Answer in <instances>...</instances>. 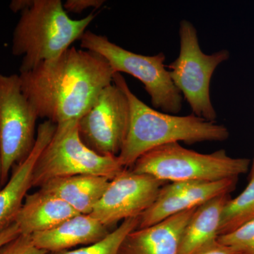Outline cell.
Wrapping results in <instances>:
<instances>
[{"mask_svg": "<svg viewBox=\"0 0 254 254\" xmlns=\"http://www.w3.org/2000/svg\"><path fill=\"white\" fill-rule=\"evenodd\" d=\"M166 183L149 175L125 169L110 180L89 215L108 228L127 219L138 218L153 205Z\"/></svg>", "mask_w": 254, "mask_h": 254, "instance_id": "cell-10", "label": "cell"}, {"mask_svg": "<svg viewBox=\"0 0 254 254\" xmlns=\"http://www.w3.org/2000/svg\"><path fill=\"white\" fill-rule=\"evenodd\" d=\"M80 41L82 49L103 57L115 73H128L139 80L155 109L172 115L181 111L183 97L170 78L163 53L152 56L137 54L90 31L83 33Z\"/></svg>", "mask_w": 254, "mask_h": 254, "instance_id": "cell-6", "label": "cell"}, {"mask_svg": "<svg viewBox=\"0 0 254 254\" xmlns=\"http://www.w3.org/2000/svg\"><path fill=\"white\" fill-rule=\"evenodd\" d=\"M103 0H67L64 3V9L66 13L80 14L85 10L93 8L98 9L105 4Z\"/></svg>", "mask_w": 254, "mask_h": 254, "instance_id": "cell-22", "label": "cell"}, {"mask_svg": "<svg viewBox=\"0 0 254 254\" xmlns=\"http://www.w3.org/2000/svg\"><path fill=\"white\" fill-rule=\"evenodd\" d=\"M238 178L215 182H172L162 187L153 205L142 214L138 228H145L177 213L197 208L215 197L230 194Z\"/></svg>", "mask_w": 254, "mask_h": 254, "instance_id": "cell-11", "label": "cell"}, {"mask_svg": "<svg viewBox=\"0 0 254 254\" xmlns=\"http://www.w3.org/2000/svg\"><path fill=\"white\" fill-rule=\"evenodd\" d=\"M230 198V194L219 195L195 209L182 235L180 254H193L217 240L222 211Z\"/></svg>", "mask_w": 254, "mask_h": 254, "instance_id": "cell-17", "label": "cell"}, {"mask_svg": "<svg viewBox=\"0 0 254 254\" xmlns=\"http://www.w3.org/2000/svg\"><path fill=\"white\" fill-rule=\"evenodd\" d=\"M115 72L97 53L71 47L55 59L20 73L21 89L38 118L55 124L78 121Z\"/></svg>", "mask_w": 254, "mask_h": 254, "instance_id": "cell-1", "label": "cell"}, {"mask_svg": "<svg viewBox=\"0 0 254 254\" xmlns=\"http://www.w3.org/2000/svg\"><path fill=\"white\" fill-rule=\"evenodd\" d=\"M193 254H241L228 246L220 243L218 240L213 241L202 247Z\"/></svg>", "mask_w": 254, "mask_h": 254, "instance_id": "cell-23", "label": "cell"}, {"mask_svg": "<svg viewBox=\"0 0 254 254\" xmlns=\"http://www.w3.org/2000/svg\"><path fill=\"white\" fill-rule=\"evenodd\" d=\"M113 83L125 92L130 105L129 127L118 156L125 169L131 168L140 157L160 145L180 141L188 144L224 141L230 136L227 127L216 122L193 114L177 116L150 108L131 91L120 73H115Z\"/></svg>", "mask_w": 254, "mask_h": 254, "instance_id": "cell-2", "label": "cell"}, {"mask_svg": "<svg viewBox=\"0 0 254 254\" xmlns=\"http://www.w3.org/2000/svg\"><path fill=\"white\" fill-rule=\"evenodd\" d=\"M56 125L46 120L37 128L36 141L29 155L16 165L8 181L0 190V230L14 222L32 186L33 174L37 160L49 143Z\"/></svg>", "mask_w": 254, "mask_h": 254, "instance_id": "cell-12", "label": "cell"}, {"mask_svg": "<svg viewBox=\"0 0 254 254\" xmlns=\"http://www.w3.org/2000/svg\"><path fill=\"white\" fill-rule=\"evenodd\" d=\"M197 208L130 232L124 240L120 254H180L182 235Z\"/></svg>", "mask_w": 254, "mask_h": 254, "instance_id": "cell-13", "label": "cell"}, {"mask_svg": "<svg viewBox=\"0 0 254 254\" xmlns=\"http://www.w3.org/2000/svg\"><path fill=\"white\" fill-rule=\"evenodd\" d=\"M110 182L106 177L96 175H74L50 180L40 190L66 202L78 214L89 215Z\"/></svg>", "mask_w": 254, "mask_h": 254, "instance_id": "cell-16", "label": "cell"}, {"mask_svg": "<svg viewBox=\"0 0 254 254\" xmlns=\"http://www.w3.org/2000/svg\"><path fill=\"white\" fill-rule=\"evenodd\" d=\"M179 35V56L166 65L170 78L190 105L193 115L216 122V111L210 98V81L216 68L230 58V52L223 49L210 55L203 53L196 28L188 20L180 21Z\"/></svg>", "mask_w": 254, "mask_h": 254, "instance_id": "cell-7", "label": "cell"}, {"mask_svg": "<svg viewBox=\"0 0 254 254\" xmlns=\"http://www.w3.org/2000/svg\"><path fill=\"white\" fill-rule=\"evenodd\" d=\"M78 215L66 202L41 190L28 194L14 219L21 235L45 232Z\"/></svg>", "mask_w": 254, "mask_h": 254, "instance_id": "cell-15", "label": "cell"}, {"mask_svg": "<svg viewBox=\"0 0 254 254\" xmlns=\"http://www.w3.org/2000/svg\"><path fill=\"white\" fill-rule=\"evenodd\" d=\"M139 218L124 220L113 231L97 243L72 251H63L53 254H120V248L127 235L138 228Z\"/></svg>", "mask_w": 254, "mask_h": 254, "instance_id": "cell-19", "label": "cell"}, {"mask_svg": "<svg viewBox=\"0 0 254 254\" xmlns=\"http://www.w3.org/2000/svg\"><path fill=\"white\" fill-rule=\"evenodd\" d=\"M217 240L241 254H254V219Z\"/></svg>", "mask_w": 254, "mask_h": 254, "instance_id": "cell-20", "label": "cell"}, {"mask_svg": "<svg viewBox=\"0 0 254 254\" xmlns=\"http://www.w3.org/2000/svg\"><path fill=\"white\" fill-rule=\"evenodd\" d=\"M95 15L72 19L60 0H33L21 13L13 33L11 52L22 57L20 73L55 59L81 39Z\"/></svg>", "mask_w": 254, "mask_h": 254, "instance_id": "cell-3", "label": "cell"}, {"mask_svg": "<svg viewBox=\"0 0 254 254\" xmlns=\"http://www.w3.org/2000/svg\"><path fill=\"white\" fill-rule=\"evenodd\" d=\"M34 107L21 89L19 74H0V143L2 185L31 153L36 141Z\"/></svg>", "mask_w": 254, "mask_h": 254, "instance_id": "cell-8", "label": "cell"}, {"mask_svg": "<svg viewBox=\"0 0 254 254\" xmlns=\"http://www.w3.org/2000/svg\"><path fill=\"white\" fill-rule=\"evenodd\" d=\"M129 123L128 98L113 83L102 91L93 107L78 120V133L83 143L95 153L118 157Z\"/></svg>", "mask_w": 254, "mask_h": 254, "instance_id": "cell-9", "label": "cell"}, {"mask_svg": "<svg viewBox=\"0 0 254 254\" xmlns=\"http://www.w3.org/2000/svg\"><path fill=\"white\" fill-rule=\"evenodd\" d=\"M252 179H254V155L253 160H252V165H251V170L250 174V180H252Z\"/></svg>", "mask_w": 254, "mask_h": 254, "instance_id": "cell-27", "label": "cell"}, {"mask_svg": "<svg viewBox=\"0 0 254 254\" xmlns=\"http://www.w3.org/2000/svg\"><path fill=\"white\" fill-rule=\"evenodd\" d=\"M78 122L56 125L49 143L37 160L33 187L58 177L91 175L113 180L125 170L118 157L103 156L90 149L79 136Z\"/></svg>", "mask_w": 254, "mask_h": 254, "instance_id": "cell-5", "label": "cell"}, {"mask_svg": "<svg viewBox=\"0 0 254 254\" xmlns=\"http://www.w3.org/2000/svg\"><path fill=\"white\" fill-rule=\"evenodd\" d=\"M2 165H1V143H0V190L2 188Z\"/></svg>", "mask_w": 254, "mask_h": 254, "instance_id": "cell-26", "label": "cell"}, {"mask_svg": "<svg viewBox=\"0 0 254 254\" xmlns=\"http://www.w3.org/2000/svg\"><path fill=\"white\" fill-rule=\"evenodd\" d=\"M254 219V179L236 198L227 201L222 213L218 236L236 230Z\"/></svg>", "mask_w": 254, "mask_h": 254, "instance_id": "cell-18", "label": "cell"}, {"mask_svg": "<svg viewBox=\"0 0 254 254\" xmlns=\"http://www.w3.org/2000/svg\"><path fill=\"white\" fill-rule=\"evenodd\" d=\"M250 167V159L232 158L224 149L204 154L175 142L147 152L136 160L131 170L165 182H215L238 178Z\"/></svg>", "mask_w": 254, "mask_h": 254, "instance_id": "cell-4", "label": "cell"}, {"mask_svg": "<svg viewBox=\"0 0 254 254\" xmlns=\"http://www.w3.org/2000/svg\"><path fill=\"white\" fill-rule=\"evenodd\" d=\"M109 230L91 215H75L58 226L31 235L33 244L47 252H63L76 246H88L105 238Z\"/></svg>", "mask_w": 254, "mask_h": 254, "instance_id": "cell-14", "label": "cell"}, {"mask_svg": "<svg viewBox=\"0 0 254 254\" xmlns=\"http://www.w3.org/2000/svg\"><path fill=\"white\" fill-rule=\"evenodd\" d=\"M33 244L29 235H20L0 247V254H47Z\"/></svg>", "mask_w": 254, "mask_h": 254, "instance_id": "cell-21", "label": "cell"}, {"mask_svg": "<svg viewBox=\"0 0 254 254\" xmlns=\"http://www.w3.org/2000/svg\"><path fill=\"white\" fill-rule=\"evenodd\" d=\"M33 0H13L10 3L9 8L13 12H22L33 4Z\"/></svg>", "mask_w": 254, "mask_h": 254, "instance_id": "cell-25", "label": "cell"}, {"mask_svg": "<svg viewBox=\"0 0 254 254\" xmlns=\"http://www.w3.org/2000/svg\"><path fill=\"white\" fill-rule=\"evenodd\" d=\"M21 235L17 225L13 222L9 226L0 230V247L14 240L18 235Z\"/></svg>", "mask_w": 254, "mask_h": 254, "instance_id": "cell-24", "label": "cell"}]
</instances>
